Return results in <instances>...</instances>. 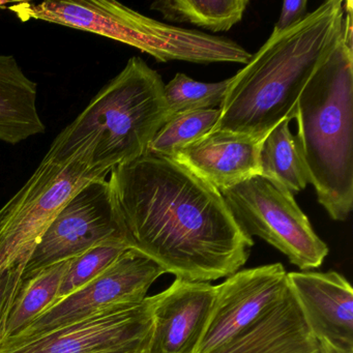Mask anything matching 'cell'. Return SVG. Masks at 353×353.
Wrapping results in <instances>:
<instances>
[{
  "label": "cell",
  "instance_id": "1",
  "mask_svg": "<svg viewBox=\"0 0 353 353\" xmlns=\"http://www.w3.org/2000/svg\"><path fill=\"white\" fill-rule=\"evenodd\" d=\"M108 176L128 247L166 274L210 283L247 263L253 239L221 192L172 159L146 152Z\"/></svg>",
  "mask_w": 353,
  "mask_h": 353
},
{
  "label": "cell",
  "instance_id": "10",
  "mask_svg": "<svg viewBox=\"0 0 353 353\" xmlns=\"http://www.w3.org/2000/svg\"><path fill=\"white\" fill-rule=\"evenodd\" d=\"M283 264L239 270L216 286L208 324L196 353H210L255 323L288 290Z\"/></svg>",
  "mask_w": 353,
  "mask_h": 353
},
{
  "label": "cell",
  "instance_id": "2",
  "mask_svg": "<svg viewBox=\"0 0 353 353\" xmlns=\"http://www.w3.org/2000/svg\"><path fill=\"white\" fill-rule=\"evenodd\" d=\"M343 18L344 1L330 0L292 28L270 34L233 76L212 131L266 137L281 121L294 119L301 92L338 43Z\"/></svg>",
  "mask_w": 353,
  "mask_h": 353
},
{
  "label": "cell",
  "instance_id": "14",
  "mask_svg": "<svg viewBox=\"0 0 353 353\" xmlns=\"http://www.w3.org/2000/svg\"><path fill=\"white\" fill-rule=\"evenodd\" d=\"M210 353H319L290 289L255 323Z\"/></svg>",
  "mask_w": 353,
  "mask_h": 353
},
{
  "label": "cell",
  "instance_id": "9",
  "mask_svg": "<svg viewBox=\"0 0 353 353\" xmlns=\"http://www.w3.org/2000/svg\"><path fill=\"white\" fill-rule=\"evenodd\" d=\"M125 239L106 179L90 181L61 208L30 254L23 276L88 251L107 239Z\"/></svg>",
  "mask_w": 353,
  "mask_h": 353
},
{
  "label": "cell",
  "instance_id": "15",
  "mask_svg": "<svg viewBox=\"0 0 353 353\" xmlns=\"http://www.w3.org/2000/svg\"><path fill=\"white\" fill-rule=\"evenodd\" d=\"M45 131L38 85L13 55L0 54V141L16 145Z\"/></svg>",
  "mask_w": 353,
  "mask_h": 353
},
{
  "label": "cell",
  "instance_id": "6",
  "mask_svg": "<svg viewBox=\"0 0 353 353\" xmlns=\"http://www.w3.org/2000/svg\"><path fill=\"white\" fill-rule=\"evenodd\" d=\"M221 194L249 236L263 239L299 270L322 265L330 249L290 192L264 177L254 176Z\"/></svg>",
  "mask_w": 353,
  "mask_h": 353
},
{
  "label": "cell",
  "instance_id": "11",
  "mask_svg": "<svg viewBox=\"0 0 353 353\" xmlns=\"http://www.w3.org/2000/svg\"><path fill=\"white\" fill-rule=\"evenodd\" d=\"M216 286L175 279L152 299V334L148 353H196L208 324Z\"/></svg>",
  "mask_w": 353,
  "mask_h": 353
},
{
  "label": "cell",
  "instance_id": "5",
  "mask_svg": "<svg viewBox=\"0 0 353 353\" xmlns=\"http://www.w3.org/2000/svg\"><path fill=\"white\" fill-rule=\"evenodd\" d=\"M106 177L90 168L82 156L61 164L43 158L19 191L0 208V272L28 262L69 200L90 181Z\"/></svg>",
  "mask_w": 353,
  "mask_h": 353
},
{
  "label": "cell",
  "instance_id": "16",
  "mask_svg": "<svg viewBox=\"0 0 353 353\" xmlns=\"http://www.w3.org/2000/svg\"><path fill=\"white\" fill-rule=\"evenodd\" d=\"M290 121H281L264 138L259 154L260 176L294 195L303 191L309 181Z\"/></svg>",
  "mask_w": 353,
  "mask_h": 353
},
{
  "label": "cell",
  "instance_id": "22",
  "mask_svg": "<svg viewBox=\"0 0 353 353\" xmlns=\"http://www.w3.org/2000/svg\"><path fill=\"white\" fill-rule=\"evenodd\" d=\"M26 264L18 262L0 272V347L7 340L8 320L23 280Z\"/></svg>",
  "mask_w": 353,
  "mask_h": 353
},
{
  "label": "cell",
  "instance_id": "12",
  "mask_svg": "<svg viewBox=\"0 0 353 353\" xmlns=\"http://www.w3.org/2000/svg\"><path fill=\"white\" fill-rule=\"evenodd\" d=\"M289 289L312 336L353 351V290L336 272L301 270L287 274Z\"/></svg>",
  "mask_w": 353,
  "mask_h": 353
},
{
  "label": "cell",
  "instance_id": "13",
  "mask_svg": "<svg viewBox=\"0 0 353 353\" xmlns=\"http://www.w3.org/2000/svg\"><path fill=\"white\" fill-rule=\"evenodd\" d=\"M264 138L212 131L170 159L222 192L260 176L259 154Z\"/></svg>",
  "mask_w": 353,
  "mask_h": 353
},
{
  "label": "cell",
  "instance_id": "8",
  "mask_svg": "<svg viewBox=\"0 0 353 353\" xmlns=\"http://www.w3.org/2000/svg\"><path fill=\"white\" fill-rule=\"evenodd\" d=\"M152 334V299L117 305L0 353H114L148 350Z\"/></svg>",
  "mask_w": 353,
  "mask_h": 353
},
{
  "label": "cell",
  "instance_id": "18",
  "mask_svg": "<svg viewBox=\"0 0 353 353\" xmlns=\"http://www.w3.org/2000/svg\"><path fill=\"white\" fill-rule=\"evenodd\" d=\"M249 3V0H160L150 8L169 21L221 32H228L243 19Z\"/></svg>",
  "mask_w": 353,
  "mask_h": 353
},
{
  "label": "cell",
  "instance_id": "21",
  "mask_svg": "<svg viewBox=\"0 0 353 353\" xmlns=\"http://www.w3.org/2000/svg\"><path fill=\"white\" fill-rule=\"evenodd\" d=\"M127 249L130 248L125 239L114 237L102 241L76 256L70 262L63 276L57 301L65 299L100 276Z\"/></svg>",
  "mask_w": 353,
  "mask_h": 353
},
{
  "label": "cell",
  "instance_id": "26",
  "mask_svg": "<svg viewBox=\"0 0 353 353\" xmlns=\"http://www.w3.org/2000/svg\"><path fill=\"white\" fill-rule=\"evenodd\" d=\"M148 350L139 351V352H114V353H148Z\"/></svg>",
  "mask_w": 353,
  "mask_h": 353
},
{
  "label": "cell",
  "instance_id": "4",
  "mask_svg": "<svg viewBox=\"0 0 353 353\" xmlns=\"http://www.w3.org/2000/svg\"><path fill=\"white\" fill-rule=\"evenodd\" d=\"M164 85L158 72L132 57L57 136L44 158L61 164L82 156L90 168L109 175L143 156L167 121Z\"/></svg>",
  "mask_w": 353,
  "mask_h": 353
},
{
  "label": "cell",
  "instance_id": "7",
  "mask_svg": "<svg viewBox=\"0 0 353 353\" xmlns=\"http://www.w3.org/2000/svg\"><path fill=\"white\" fill-rule=\"evenodd\" d=\"M166 274L162 266L134 249H127L100 276L53 303L28 327L3 344H19L117 305L139 303L152 285Z\"/></svg>",
  "mask_w": 353,
  "mask_h": 353
},
{
  "label": "cell",
  "instance_id": "23",
  "mask_svg": "<svg viewBox=\"0 0 353 353\" xmlns=\"http://www.w3.org/2000/svg\"><path fill=\"white\" fill-rule=\"evenodd\" d=\"M307 0H293L283 3L279 21L274 26L272 34H279L301 22L307 12Z\"/></svg>",
  "mask_w": 353,
  "mask_h": 353
},
{
  "label": "cell",
  "instance_id": "20",
  "mask_svg": "<svg viewBox=\"0 0 353 353\" xmlns=\"http://www.w3.org/2000/svg\"><path fill=\"white\" fill-rule=\"evenodd\" d=\"M232 77L216 83L196 81L183 73H177L164 85V101L167 121L185 111L214 109L224 100Z\"/></svg>",
  "mask_w": 353,
  "mask_h": 353
},
{
  "label": "cell",
  "instance_id": "25",
  "mask_svg": "<svg viewBox=\"0 0 353 353\" xmlns=\"http://www.w3.org/2000/svg\"><path fill=\"white\" fill-rule=\"evenodd\" d=\"M10 3H9V1H0V11H1V10L8 9Z\"/></svg>",
  "mask_w": 353,
  "mask_h": 353
},
{
  "label": "cell",
  "instance_id": "3",
  "mask_svg": "<svg viewBox=\"0 0 353 353\" xmlns=\"http://www.w3.org/2000/svg\"><path fill=\"white\" fill-rule=\"evenodd\" d=\"M352 1H344L342 32L297 101L299 152L318 202L334 221L353 208Z\"/></svg>",
  "mask_w": 353,
  "mask_h": 353
},
{
  "label": "cell",
  "instance_id": "24",
  "mask_svg": "<svg viewBox=\"0 0 353 353\" xmlns=\"http://www.w3.org/2000/svg\"><path fill=\"white\" fill-rule=\"evenodd\" d=\"M318 345H319V353H353V351L343 350L324 341H320Z\"/></svg>",
  "mask_w": 353,
  "mask_h": 353
},
{
  "label": "cell",
  "instance_id": "19",
  "mask_svg": "<svg viewBox=\"0 0 353 353\" xmlns=\"http://www.w3.org/2000/svg\"><path fill=\"white\" fill-rule=\"evenodd\" d=\"M219 117V108L185 111L173 115L159 130L148 152L172 158L181 148L210 133Z\"/></svg>",
  "mask_w": 353,
  "mask_h": 353
},
{
  "label": "cell",
  "instance_id": "17",
  "mask_svg": "<svg viewBox=\"0 0 353 353\" xmlns=\"http://www.w3.org/2000/svg\"><path fill=\"white\" fill-rule=\"evenodd\" d=\"M71 260L52 264L30 276H23L8 320L7 339L19 334L57 303Z\"/></svg>",
  "mask_w": 353,
  "mask_h": 353
}]
</instances>
